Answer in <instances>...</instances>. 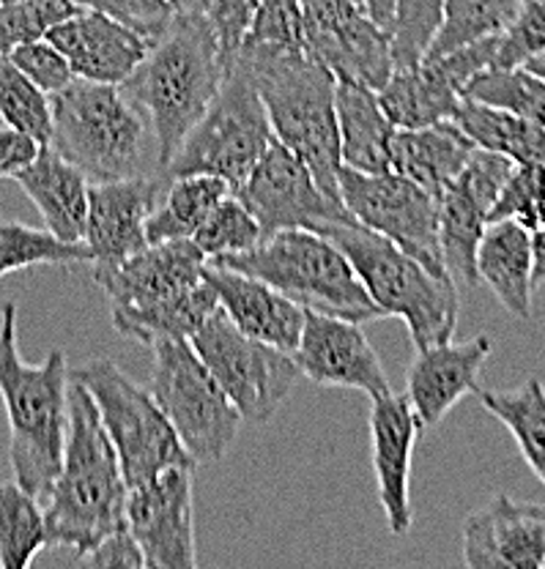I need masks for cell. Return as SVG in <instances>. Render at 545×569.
<instances>
[{"instance_id":"obj_1","label":"cell","mask_w":545,"mask_h":569,"mask_svg":"<svg viewBox=\"0 0 545 569\" xmlns=\"http://www.w3.org/2000/svg\"><path fill=\"white\" fill-rule=\"evenodd\" d=\"M118 335L143 346L189 340L219 301L206 280V254L192 239L148 244L121 263L93 266Z\"/></svg>"},{"instance_id":"obj_2","label":"cell","mask_w":545,"mask_h":569,"mask_svg":"<svg viewBox=\"0 0 545 569\" xmlns=\"http://www.w3.org/2000/svg\"><path fill=\"white\" fill-rule=\"evenodd\" d=\"M129 485L97 406L82 383H69V430L63 462L47 496V548L86 553L127 529Z\"/></svg>"},{"instance_id":"obj_3","label":"cell","mask_w":545,"mask_h":569,"mask_svg":"<svg viewBox=\"0 0 545 569\" xmlns=\"http://www.w3.org/2000/svg\"><path fill=\"white\" fill-rule=\"evenodd\" d=\"M69 376L63 351L28 365L17 346V305L0 307V400L9 419L14 482L47 501L63 462L69 430Z\"/></svg>"},{"instance_id":"obj_4","label":"cell","mask_w":545,"mask_h":569,"mask_svg":"<svg viewBox=\"0 0 545 569\" xmlns=\"http://www.w3.org/2000/svg\"><path fill=\"white\" fill-rule=\"evenodd\" d=\"M228 71L206 14H174L170 26L148 41L143 63L123 82V91L151 121L159 173L215 102Z\"/></svg>"},{"instance_id":"obj_5","label":"cell","mask_w":545,"mask_h":569,"mask_svg":"<svg viewBox=\"0 0 545 569\" xmlns=\"http://www.w3.org/2000/svg\"><path fill=\"white\" fill-rule=\"evenodd\" d=\"M50 102V148L91 183L159 173L151 121L123 86L75 77Z\"/></svg>"},{"instance_id":"obj_6","label":"cell","mask_w":545,"mask_h":569,"mask_svg":"<svg viewBox=\"0 0 545 569\" xmlns=\"http://www.w3.org/2000/svg\"><path fill=\"white\" fill-rule=\"evenodd\" d=\"M236 61L252 77L275 138L316 176L329 198L340 200V132H337V77L301 56L239 50Z\"/></svg>"},{"instance_id":"obj_7","label":"cell","mask_w":545,"mask_h":569,"mask_svg":"<svg viewBox=\"0 0 545 569\" xmlns=\"http://www.w3.org/2000/svg\"><path fill=\"white\" fill-rule=\"evenodd\" d=\"M321 236L346 252L382 316L400 318L408 326L417 351L453 340L460 316L453 277L436 274L387 236L359 222L329 224Z\"/></svg>"},{"instance_id":"obj_8","label":"cell","mask_w":545,"mask_h":569,"mask_svg":"<svg viewBox=\"0 0 545 569\" xmlns=\"http://www.w3.org/2000/svg\"><path fill=\"white\" fill-rule=\"evenodd\" d=\"M209 263L258 277L305 310L346 318L354 323L384 318L367 296L346 252L316 230H280L266 236L247 252L211 258Z\"/></svg>"},{"instance_id":"obj_9","label":"cell","mask_w":545,"mask_h":569,"mask_svg":"<svg viewBox=\"0 0 545 569\" xmlns=\"http://www.w3.org/2000/svg\"><path fill=\"white\" fill-rule=\"evenodd\" d=\"M271 138L275 132H271L258 88L247 69L234 61L215 102L189 129L162 176H217L230 183V192H236L264 157Z\"/></svg>"},{"instance_id":"obj_10","label":"cell","mask_w":545,"mask_h":569,"mask_svg":"<svg viewBox=\"0 0 545 569\" xmlns=\"http://www.w3.org/2000/svg\"><path fill=\"white\" fill-rule=\"evenodd\" d=\"M88 389L108 430L129 488L174 466H198L176 436L151 391L132 381L116 361L93 359L72 372Z\"/></svg>"},{"instance_id":"obj_11","label":"cell","mask_w":545,"mask_h":569,"mask_svg":"<svg viewBox=\"0 0 545 569\" xmlns=\"http://www.w3.org/2000/svg\"><path fill=\"white\" fill-rule=\"evenodd\" d=\"M151 395L195 462H215L239 436V408L230 402L189 340L153 342Z\"/></svg>"},{"instance_id":"obj_12","label":"cell","mask_w":545,"mask_h":569,"mask_svg":"<svg viewBox=\"0 0 545 569\" xmlns=\"http://www.w3.org/2000/svg\"><path fill=\"white\" fill-rule=\"evenodd\" d=\"M189 342L245 422H266L301 376L294 353L247 337L219 307Z\"/></svg>"},{"instance_id":"obj_13","label":"cell","mask_w":545,"mask_h":569,"mask_svg":"<svg viewBox=\"0 0 545 569\" xmlns=\"http://www.w3.org/2000/svg\"><path fill=\"white\" fill-rule=\"evenodd\" d=\"M340 200L359 224L387 236L436 274L449 277L438 244V200L412 178L393 170L359 173L340 168Z\"/></svg>"},{"instance_id":"obj_14","label":"cell","mask_w":545,"mask_h":569,"mask_svg":"<svg viewBox=\"0 0 545 569\" xmlns=\"http://www.w3.org/2000/svg\"><path fill=\"white\" fill-rule=\"evenodd\" d=\"M234 194L258 219L264 239L280 230L305 228L324 233L329 224L357 222L343 200L329 198L310 168L277 138H271L264 157Z\"/></svg>"},{"instance_id":"obj_15","label":"cell","mask_w":545,"mask_h":569,"mask_svg":"<svg viewBox=\"0 0 545 569\" xmlns=\"http://www.w3.org/2000/svg\"><path fill=\"white\" fill-rule=\"evenodd\" d=\"M305 52L337 80L382 91L395 71L393 33L359 11L351 0H301Z\"/></svg>"},{"instance_id":"obj_16","label":"cell","mask_w":545,"mask_h":569,"mask_svg":"<svg viewBox=\"0 0 545 569\" xmlns=\"http://www.w3.org/2000/svg\"><path fill=\"white\" fill-rule=\"evenodd\" d=\"M499 36L472 41L438 58H423L412 69H395L378 102L398 129L428 127L449 121L464 99L466 82L494 63Z\"/></svg>"},{"instance_id":"obj_17","label":"cell","mask_w":545,"mask_h":569,"mask_svg":"<svg viewBox=\"0 0 545 569\" xmlns=\"http://www.w3.org/2000/svg\"><path fill=\"white\" fill-rule=\"evenodd\" d=\"M192 466H174L129 488L127 529L140 545L146 569H195Z\"/></svg>"},{"instance_id":"obj_18","label":"cell","mask_w":545,"mask_h":569,"mask_svg":"<svg viewBox=\"0 0 545 569\" xmlns=\"http://www.w3.org/2000/svg\"><path fill=\"white\" fill-rule=\"evenodd\" d=\"M294 359L301 376L324 389H357L370 397L393 391L363 323L354 320L305 310V329Z\"/></svg>"},{"instance_id":"obj_19","label":"cell","mask_w":545,"mask_h":569,"mask_svg":"<svg viewBox=\"0 0 545 569\" xmlns=\"http://www.w3.org/2000/svg\"><path fill=\"white\" fill-rule=\"evenodd\" d=\"M168 178L162 173L97 181L88 187L86 241L93 266L121 263L148 247L146 222L162 198Z\"/></svg>"},{"instance_id":"obj_20","label":"cell","mask_w":545,"mask_h":569,"mask_svg":"<svg viewBox=\"0 0 545 569\" xmlns=\"http://www.w3.org/2000/svg\"><path fill=\"white\" fill-rule=\"evenodd\" d=\"M472 569H545V503L494 496L464 523Z\"/></svg>"},{"instance_id":"obj_21","label":"cell","mask_w":545,"mask_h":569,"mask_svg":"<svg viewBox=\"0 0 545 569\" xmlns=\"http://www.w3.org/2000/svg\"><path fill=\"white\" fill-rule=\"evenodd\" d=\"M419 425L417 413L408 406L406 395L373 397L370 411V441L373 468H376L378 501H382L387 529L395 537H406L414 526L412 509V458L417 443Z\"/></svg>"},{"instance_id":"obj_22","label":"cell","mask_w":545,"mask_h":569,"mask_svg":"<svg viewBox=\"0 0 545 569\" xmlns=\"http://www.w3.org/2000/svg\"><path fill=\"white\" fill-rule=\"evenodd\" d=\"M494 353V337L477 335L466 342H438L419 348L406 372V400L419 425L434 427L458 406L466 395L477 391L479 372Z\"/></svg>"},{"instance_id":"obj_23","label":"cell","mask_w":545,"mask_h":569,"mask_svg":"<svg viewBox=\"0 0 545 569\" xmlns=\"http://www.w3.org/2000/svg\"><path fill=\"white\" fill-rule=\"evenodd\" d=\"M67 56L75 77L123 86L148 52V39L93 9H80L44 36Z\"/></svg>"},{"instance_id":"obj_24","label":"cell","mask_w":545,"mask_h":569,"mask_svg":"<svg viewBox=\"0 0 545 569\" xmlns=\"http://www.w3.org/2000/svg\"><path fill=\"white\" fill-rule=\"evenodd\" d=\"M206 280L215 288L219 310L252 340L294 353L305 329V307L269 282L206 260Z\"/></svg>"},{"instance_id":"obj_25","label":"cell","mask_w":545,"mask_h":569,"mask_svg":"<svg viewBox=\"0 0 545 569\" xmlns=\"http://www.w3.org/2000/svg\"><path fill=\"white\" fill-rule=\"evenodd\" d=\"M14 181L37 206L47 230L56 239L69 241V244L82 241L91 181L80 173V168L63 159L56 148L41 146L39 157Z\"/></svg>"},{"instance_id":"obj_26","label":"cell","mask_w":545,"mask_h":569,"mask_svg":"<svg viewBox=\"0 0 545 569\" xmlns=\"http://www.w3.org/2000/svg\"><path fill=\"white\" fill-rule=\"evenodd\" d=\"M335 107L343 168L359 170V173H389L398 127L384 112L378 91L359 82L337 80Z\"/></svg>"},{"instance_id":"obj_27","label":"cell","mask_w":545,"mask_h":569,"mask_svg":"<svg viewBox=\"0 0 545 569\" xmlns=\"http://www.w3.org/2000/svg\"><path fill=\"white\" fill-rule=\"evenodd\" d=\"M535 252L532 230L515 219L488 222L477 247V277L494 290L496 299L509 316L532 318V293H535Z\"/></svg>"},{"instance_id":"obj_28","label":"cell","mask_w":545,"mask_h":569,"mask_svg":"<svg viewBox=\"0 0 545 569\" xmlns=\"http://www.w3.org/2000/svg\"><path fill=\"white\" fill-rule=\"evenodd\" d=\"M474 148L477 146L453 118L428 127L398 129L393 140V173L412 178L438 200V194L460 176Z\"/></svg>"},{"instance_id":"obj_29","label":"cell","mask_w":545,"mask_h":569,"mask_svg":"<svg viewBox=\"0 0 545 569\" xmlns=\"http://www.w3.org/2000/svg\"><path fill=\"white\" fill-rule=\"evenodd\" d=\"M230 194V183L217 176L192 173L168 178L162 198L146 222L148 244L192 239L211 209Z\"/></svg>"},{"instance_id":"obj_30","label":"cell","mask_w":545,"mask_h":569,"mask_svg":"<svg viewBox=\"0 0 545 569\" xmlns=\"http://www.w3.org/2000/svg\"><path fill=\"white\" fill-rule=\"evenodd\" d=\"M488 228V209L460 187L458 181L449 183L438 194V244L449 277L474 288L477 277V247Z\"/></svg>"},{"instance_id":"obj_31","label":"cell","mask_w":545,"mask_h":569,"mask_svg":"<svg viewBox=\"0 0 545 569\" xmlns=\"http://www.w3.org/2000/svg\"><path fill=\"white\" fill-rule=\"evenodd\" d=\"M453 121L477 148L505 153L518 164H545V127L541 123L472 99H460Z\"/></svg>"},{"instance_id":"obj_32","label":"cell","mask_w":545,"mask_h":569,"mask_svg":"<svg viewBox=\"0 0 545 569\" xmlns=\"http://www.w3.org/2000/svg\"><path fill=\"white\" fill-rule=\"evenodd\" d=\"M479 402L507 427L526 466L545 485V383L526 378L518 389H483Z\"/></svg>"},{"instance_id":"obj_33","label":"cell","mask_w":545,"mask_h":569,"mask_svg":"<svg viewBox=\"0 0 545 569\" xmlns=\"http://www.w3.org/2000/svg\"><path fill=\"white\" fill-rule=\"evenodd\" d=\"M47 548L44 509L17 482H0V569H28Z\"/></svg>"},{"instance_id":"obj_34","label":"cell","mask_w":545,"mask_h":569,"mask_svg":"<svg viewBox=\"0 0 545 569\" xmlns=\"http://www.w3.org/2000/svg\"><path fill=\"white\" fill-rule=\"evenodd\" d=\"M521 0H444L442 22L425 58H438L472 41L499 36L518 11Z\"/></svg>"},{"instance_id":"obj_35","label":"cell","mask_w":545,"mask_h":569,"mask_svg":"<svg viewBox=\"0 0 545 569\" xmlns=\"http://www.w3.org/2000/svg\"><path fill=\"white\" fill-rule=\"evenodd\" d=\"M91 263V249L86 241L56 239L50 230L31 228L26 222L0 219V280L17 271L37 269V266H72Z\"/></svg>"},{"instance_id":"obj_36","label":"cell","mask_w":545,"mask_h":569,"mask_svg":"<svg viewBox=\"0 0 545 569\" xmlns=\"http://www.w3.org/2000/svg\"><path fill=\"white\" fill-rule=\"evenodd\" d=\"M464 99L507 110L545 127V80L524 67L483 69L466 82Z\"/></svg>"},{"instance_id":"obj_37","label":"cell","mask_w":545,"mask_h":569,"mask_svg":"<svg viewBox=\"0 0 545 569\" xmlns=\"http://www.w3.org/2000/svg\"><path fill=\"white\" fill-rule=\"evenodd\" d=\"M0 118L6 127H14L33 138L39 146H50L52 138V102L37 82L28 80L9 56H0Z\"/></svg>"},{"instance_id":"obj_38","label":"cell","mask_w":545,"mask_h":569,"mask_svg":"<svg viewBox=\"0 0 545 569\" xmlns=\"http://www.w3.org/2000/svg\"><path fill=\"white\" fill-rule=\"evenodd\" d=\"M192 241L206 254V260H211L247 252V249L264 241V230H260L258 219L252 217L250 209L230 192L228 198L219 200L209 217L204 219V224L195 230Z\"/></svg>"},{"instance_id":"obj_39","label":"cell","mask_w":545,"mask_h":569,"mask_svg":"<svg viewBox=\"0 0 545 569\" xmlns=\"http://www.w3.org/2000/svg\"><path fill=\"white\" fill-rule=\"evenodd\" d=\"M239 50L301 56L305 52L301 0H260Z\"/></svg>"},{"instance_id":"obj_40","label":"cell","mask_w":545,"mask_h":569,"mask_svg":"<svg viewBox=\"0 0 545 569\" xmlns=\"http://www.w3.org/2000/svg\"><path fill=\"white\" fill-rule=\"evenodd\" d=\"M80 11L77 0H14L0 3V56L14 47L44 39L56 26Z\"/></svg>"},{"instance_id":"obj_41","label":"cell","mask_w":545,"mask_h":569,"mask_svg":"<svg viewBox=\"0 0 545 569\" xmlns=\"http://www.w3.org/2000/svg\"><path fill=\"white\" fill-rule=\"evenodd\" d=\"M442 3L444 0H395V69H412L423 61L442 22Z\"/></svg>"},{"instance_id":"obj_42","label":"cell","mask_w":545,"mask_h":569,"mask_svg":"<svg viewBox=\"0 0 545 569\" xmlns=\"http://www.w3.org/2000/svg\"><path fill=\"white\" fill-rule=\"evenodd\" d=\"M545 209V164L521 162L509 173L499 200L490 209L488 222L496 219H515L526 230H541Z\"/></svg>"},{"instance_id":"obj_43","label":"cell","mask_w":545,"mask_h":569,"mask_svg":"<svg viewBox=\"0 0 545 569\" xmlns=\"http://www.w3.org/2000/svg\"><path fill=\"white\" fill-rule=\"evenodd\" d=\"M541 52H545V0H521L509 26L499 33V44H496L490 67H524Z\"/></svg>"},{"instance_id":"obj_44","label":"cell","mask_w":545,"mask_h":569,"mask_svg":"<svg viewBox=\"0 0 545 569\" xmlns=\"http://www.w3.org/2000/svg\"><path fill=\"white\" fill-rule=\"evenodd\" d=\"M9 61L14 63L28 80L37 82L41 91L50 93V97L75 80V71L69 67L67 56L47 39L28 41V44L14 47V50L9 52Z\"/></svg>"},{"instance_id":"obj_45","label":"cell","mask_w":545,"mask_h":569,"mask_svg":"<svg viewBox=\"0 0 545 569\" xmlns=\"http://www.w3.org/2000/svg\"><path fill=\"white\" fill-rule=\"evenodd\" d=\"M77 6L102 11V14L138 31L148 41L157 39L174 20V9H170L168 0H77Z\"/></svg>"},{"instance_id":"obj_46","label":"cell","mask_w":545,"mask_h":569,"mask_svg":"<svg viewBox=\"0 0 545 569\" xmlns=\"http://www.w3.org/2000/svg\"><path fill=\"white\" fill-rule=\"evenodd\" d=\"M260 0H209V17L211 28H215L219 52H222L228 69L234 67L236 52H239L241 41H245L247 28H250L255 9H258Z\"/></svg>"},{"instance_id":"obj_47","label":"cell","mask_w":545,"mask_h":569,"mask_svg":"<svg viewBox=\"0 0 545 569\" xmlns=\"http://www.w3.org/2000/svg\"><path fill=\"white\" fill-rule=\"evenodd\" d=\"M77 565L88 569H146V559L129 529H118L80 553Z\"/></svg>"},{"instance_id":"obj_48","label":"cell","mask_w":545,"mask_h":569,"mask_svg":"<svg viewBox=\"0 0 545 569\" xmlns=\"http://www.w3.org/2000/svg\"><path fill=\"white\" fill-rule=\"evenodd\" d=\"M41 146L26 132L14 127H0V178H17L33 159L39 157Z\"/></svg>"},{"instance_id":"obj_49","label":"cell","mask_w":545,"mask_h":569,"mask_svg":"<svg viewBox=\"0 0 545 569\" xmlns=\"http://www.w3.org/2000/svg\"><path fill=\"white\" fill-rule=\"evenodd\" d=\"M359 11H365L376 26H382L384 31L393 33L395 22V0H351Z\"/></svg>"},{"instance_id":"obj_50","label":"cell","mask_w":545,"mask_h":569,"mask_svg":"<svg viewBox=\"0 0 545 569\" xmlns=\"http://www.w3.org/2000/svg\"><path fill=\"white\" fill-rule=\"evenodd\" d=\"M532 252H535V271H532V280L535 288L545 284V228L532 233Z\"/></svg>"},{"instance_id":"obj_51","label":"cell","mask_w":545,"mask_h":569,"mask_svg":"<svg viewBox=\"0 0 545 569\" xmlns=\"http://www.w3.org/2000/svg\"><path fill=\"white\" fill-rule=\"evenodd\" d=\"M174 14H206L209 0H168Z\"/></svg>"},{"instance_id":"obj_52","label":"cell","mask_w":545,"mask_h":569,"mask_svg":"<svg viewBox=\"0 0 545 569\" xmlns=\"http://www.w3.org/2000/svg\"><path fill=\"white\" fill-rule=\"evenodd\" d=\"M524 69L535 71L537 77H543V80H545V52H541V56H535V58H532V61H526Z\"/></svg>"},{"instance_id":"obj_53","label":"cell","mask_w":545,"mask_h":569,"mask_svg":"<svg viewBox=\"0 0 545 569\" xmlns=\"http://www.w3.org/2000/svg\"><path fill=\"white\" fill-rule=\"evenodd\" d=\"M0 3H14V0H0Z\"/></svg>"}]
</instances>
